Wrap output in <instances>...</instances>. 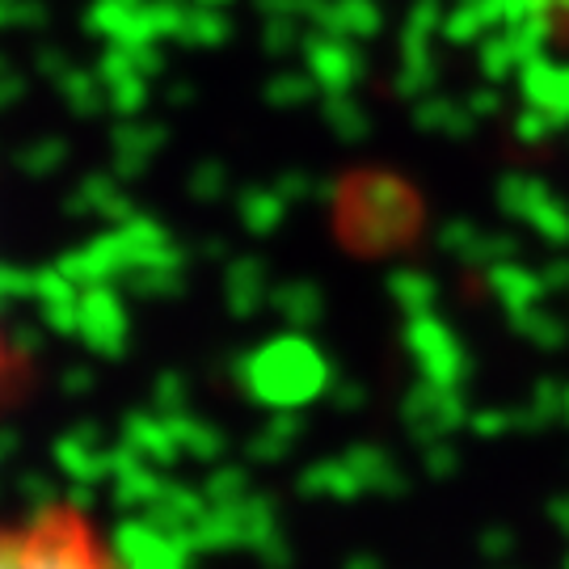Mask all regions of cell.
Instances as JSON below:
<instances>
[{
    "label": "cell",
    "instance_id": "1",
    "mask_svg": "<svg viewBox=\"0 0 569 569\" xmlns=\"http://www.w3.org/2000/svg\"><path fill=\"white\" fill-rule=\"evenodd\" d=\"M0 569H127L106 528L77 502L0 510Z\"/></svg>",
    "mask_w": 569,
    "mask_h": 569
},
{
    "label": "cell",
    "instance_id": "2",
    "mask_svg": "<svg viewBox=\"0 0 569 569\" xmlns=\"http://www.w3.org/2000/svg\"><path fill=\"white\" fill-rule=\"evenodd\" d=\"M26 388H30V363H26L21 346L13 342L9 326L0 321V418L18 409V401L26 397Z\"/></svg>",
    "mask_w": 569,
    "mask_h": 569
}]
</instances>
